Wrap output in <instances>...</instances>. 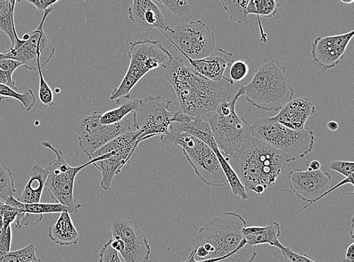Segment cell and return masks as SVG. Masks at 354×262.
I'll use <instances>...</instances> for the list:
<instances>
[{"label":"cell","mask_w":354,"mask_h":262,"mask_svg":"<svg viewBox=\"0 0 354 262\" xmlns=\"http://www.w3.org/2000/svg\"><path fill=\"white\" fill-rule=\"evenodd\" d=\"M245 227L241 215L222 212L199 229L186 262H253L257 247L245 240Z\"/></svg>","instance_id":"6da1fadb"},{"label":"cell","mask_w":354,"mask_h":262,"mask_svg":"<svg viewBox=\"0 0 354 262\" xmlns=\"http://www.w3.org/2000/svg\"><path fill=\"white\" fill-rule=\"evenodd\" d=\"M163 76L175 90L179 111L195 118L203 119L205 114L215 112L221 103L232 101L236 93L230 78L209 80L187 67L177 57H173L164 69Z\"/></svg>","instance_id":"7a4b0ae2"},{"label":"cell","mask_w":354,"mask_h":262,"mask_svg":"<svg viewBox=\"0 0 354 262\" xmlns=\"http://www.w3.org/2000/svg\"><path fill=\"white\" fill-rule=\"evenodd\" d=\"M228 162L245 191H252L257 185L273 186L289 162L283 153L252 136Z\"/></svg>","instance_id":"3957f363"},{"label":"cell","mask_w":354,"mask_h":262,"mask_svg":"<svg viewBox=\"0 0 354 262\" xmlns=\"http://www.w3.org/2000/svg\"><path fill=\"white\" fill-rule=\"evenodd\" d=\"M254 108L266 111H279L293 100L294 88L286 70L276 60H270L255 70L250 82L238 89Z\"/></svg>","instance_id":"277c9868"},{"label":"cell","mask_w":354,"mask_h":262,"mask_svg":"<svg viewBox=\"0 0 354 262\" xmlns=\"http://www.w3.org/2000/svg\"><path fill=\"white\" fill-rule=\"evenodd\" d=\"M129 45V66L120 85L112 92L110 96L112 101L129 98L131 89L147 73L158 68H166L173 58L159 41L145 39L131 42Z\"/></svg>","instance_id":"5b68a950"},{"label":"cell","mask_w":354,"mask_h":262,"mask_svg":"<svg viewBox=\"0 0 354 262\" xmlns=\"http://www.w3.org/2000/svg\"><path fill=\"white\" fill-rule=\"evenodd\" d=\"M251 128L253 137L283 153L289 162L306 158L314 149L311 130H292L268 117L255 118Z\"/></svg>","instance_id":"8992f818"},{"label":"cell","mask_w":354,"mask_h":262,"mask_svg":"<svg viewBox=\"0 0 354 262\" xmlns=\"http://www.w3.org/2000/svg\"><path fill=\"white\" fill-rule=\"evenodd\" d=\"M240 97L237 90L232 101L221 103L207 117L213 137L227 161L252 137L251 125L236 113V104Z\"/></svg>","instance_id":"52a82bcc"},{"label":"cell","mask_w":354,"mask_h":262,"mask_svg":"<svg viewBox=\"0 0 354 262\" xmlns=\"http://www.w3.org/2000/svg\"><path fill=\"white\" fill-rule=\"evenodd\" d=\"M160 140L164 144L182 147L187 160L204 184L213 187L227 184L216 153L199 139L187 133H170L162 135Z\"/></svg>","instance_id":"ba28073f"},{"label":"cell","mask_w":354,"mask_h":262,"mask_svg":"<svg viewBox=\"0 0 354 262\" xmlns=\"http://www.w3.org/2000/svg\"><path fill=\"white\" fill-rule=\"evenodd\" d=\"M140 133L139 131H131L115 138L89 158V160L97 159L93 165L102 174L100 185L103 190H109L115 176L135 158L140 144L138 138L142 134Z\"/></svg>","instance_id":"9c48e42d"},{"label":"cell","mask_w":354,"mask_h":262,"mask_svg":"<svg viewBox=\"0 0 354 262\" xmlns=\"http://www.w3.org/2000/svg\"><path fill=\"white\" fill-rule=\"evenodd\" d=\"M53 11L48 9L44 12L42 21L39 27L30 34H26L22 39L15 35V43L9 53H5V59L19 62L22 66L30 71L43 68L51 62L55 52L52 41L44 30L48 15Z\"/></svg>","instance_id":"30bf717a"},{"label":"cell","mask_w":354,"mask_h":262,"mask_svg":"<svg viewBox=\"0 0 354 262\" xmlns=\"http://www.w3.org/2000/svg\"><path fill=\"white\" fill-rule=\"evenodd\" d=\"M41 144L56 155V159L49 162L46 167L48 176L45 187H47L49 194L57 203L80 210L82 205L74 199V183L80 171L93 165V162L89 160L84 165L73 167L66 162L62 151L55 149L50 142L44 141Z\"/></svg>","instance_id":"8fae6325"},{"label":"cell","mask_w":354,"mask_h":262,"mask_svg":"<svg viewBox=\"0 0 354 262\" xmlns=\"http://www.w3.org/2000/svg\"><path fill=\"white\" fill-rule=\"evenodd\" d=\"M171 101L162 96H148L140 100L138 109L133 113L135 131H140L138 141L170 133V125L176 112L169 111Z\"/></svg>","instance_id":"7c38bea8"},{"label":"cell","mask_w":354,"mask_h":262,"mask_svg":"<svg viewBox=\"0 0 354 262\" xmlns=\"http://www.w3.org/2000/svg\"><path fill=\"white\" fill-rule=\"evenodd\" d=\"M186 59L200 60L215 50V34L201 21L180 23L172 29L170 37L163 35Z\"/></svg>","instance_id":"4fadbf2b"},{"label":"cell","mask_w":354,"mask_h":262,"mask_svg":"<svg viewBox=\"0 0 354 262\" xmlns=\"http://www.w3.org/2000/svg\"><path fill=\"white\" fill-rule=\"evenodd\" d=\"M102 113L95 111L78 120L73 130L78 137L80 149L88 159L102 147L121 135L131 132L130 122L124 119L118 124L104 125L101 122Z\"/></svg>","instance_id":"5bb4252c"},{"label":"cell","mask_w":354,"mask_h":262,"mask_svg":"<svg viewBox=\"0 0 354 262\" xmlns=\"http://www.w3.org/2000/svg\"><path fill=\"white\" fill-rule=\"evenodd\" d=\"M111 247L125 262H148L151 249L146 235L133 221L114 218L111 222Z\"/></svg>","instance_id":"9a60e30c"},{"label":"cell","mask_w":354,"mask_h":262,"mask_svg":"<svg viewBox=\"0 0 354 262\" xmlns=\"http://www.w3.org/2000/svg\"><path fill=\"white\" fill-rule=\"evenodd\" d=\"M331 180L330 175L320 170L304 171L295 169L290 171L288 176V181H289L291 191H285L292 192L300 200L308 203V206L301 208L292 216L324 198L325 193L328 190Z\"/></svg>","instance_id":"2e32d148"},{"label":"cell","mask_w":354,"mask_h":262,"mask_svg":"<svg viewBox=\"0 0 354 262\" xmlns=\"http://www.w3.org/2000/svg\"><path fill=\"white\" fill-rule=\"evenodd\" d=\"M353 36L354 30H351L344 35L317 37L311 45V58L321 70L335 68L344 59Z\"/></svg>","instance_id":"e0dca14e"},{"label":"cell","mask_w":354,"mask_h":262,"mask_svg":"<svg viewBox=\"0 0 354 262\" xmlns=\"http://www.w3.org/2000/svg\"><path fill=\"white\" fill-rule=\"evenodd\" d=\"M129 19L143 31L158 29L162 34L172 32L160 8L151 0H134L128 10Z\"/></svg>","instance_id":"ac0fdd59"},{"label":"cell","mask_w":354,"mask_h":262,"mask_svg":"<svg viewBox=\"0 0 354 262\" xmlns=\"http://www.w3.org/2000/svg\"><path fill=\"white\" fill-rule=\"evenodd\" d=\"M316 112V108L310 98L304 97L295 98L288 102L279 111L277 115L272 117L278 124L292 130H304L306 122Z\"/></svg>","instance_id":"d6986e66"},{"label":"cell","mask_w":354,"mask_h":262,"mask_svg":"<svg viewBox=\"0 0 354 262\" xmlns=\"http://www.w3.org/2000/svg\"><path fill=\"white\" fill-rule=\"evenodd\" d=\"M187 60L191 64V68L199 75L214 82L227 79L228 77L225 76V72L234 62L232 53L220 48H215L207 58L195 61L189 59Z\"/></svg>","instance_id":"ffe728a7"},{"label":"cell","mask_w":354,"mask_h":262,"mask_svg":"<svg viewBox=\"0 0 354 262\" xmlns=\"http://www.w3.org/2000/svg\"><path fill=\"white\" fill-rule=\"evenodd\" d=\"M48 235L53 242L64 247L77 245L80 241L77 228L68 212H62L55 224L48 228Z\"/></svg>","instance_id":"44dd1931"},{"label":"cell","mask_w":354,"mask_h":262,"mask_svg":"<svg viewBox=\"0 0 354 262\" xmlns=\"http://www.w3.org/2000/svg\"><path fill=\"white\" fill-rule=\"evenodd\" d=\"M281 234V225L276 222H271L266 226L245 227L243 230L247 243L254 247L261 244H269L274 247Z\"/></svg>","instance_id":"7402d4cb"},{"label":"cell","mask_w":354,"mask_h":262,"mask_svg":"<svg viewBox=\"0 0 354 262\" xmlns=\"http://www.w3.org/2000/svg\"><path fill=\"white\" fill-rule=\"evenodd\" d=\"M48 171L39 165H35L30 171V179L19 198V201L24 204H32L40 203Z\"/></svg>","instance_id":"603a6c76"},{"label":"cell","mask_w":354,"mask_h":262,"mask_svg":"<svg viewBox=\"0 0 354 262\" xmlns=\"http://www.w3.org/2000/svg\"><path fill=\"white\" fill-rule=\"evenodd\" d=\"M5 204L18 209L24 214L44 216V214H62V212H68L71 214H77L79 209L64 206L60 203H32L24 204L20 203L15 198V196H10L5 201Z\"/></svg>","instance_id":"cb8c5ba5"},{"label":"cell","mask_w":354,"mask_h":262,"mask_svg":"<svg viewBox=\"0 0 354 262\" xmlns=\"http://www.w3.org/2000/svg\"><path fill=\"white\" fill-rule=\"evenodd\" d=\"M279 3L276 0H250L248 6H247V13L248 15H254L257 17L259 28L261 34V42L266 44L268 42V36L263 30L261 17L272 18L276 15Z\"/></svg>","instance_id":"d4e9b609"},{"label":"cell","mask_w":354,"mask_h":262,"mask_svg":"<svg viewBox=\"0 0 354 262\" xmlns=\"http://www.w3.org/2000/svg\"><path fill=\"white\" fill-rule=\"evenodd\" d=\"M117 104H120V107L115 109L104 113H102L101 122L104 125H111L118 124L124 120L129 113L136 111L140 105V100L134 98H124L117 101Z\"/></svg>","instance_id":"484cf974"},{"label":"cell","mask_w":354,"mask_h":262,"mask_svg":"<svg viewBox=\"0 0 354 262\" xmlns=\"http://www.w3.org/2000/svg\"><path fill=\"white\" fill-rule=\"evenodd\" d=\"M19 2L15 0H0V30H2L10 38L11 48L15 43V35H17L14 21L15 5Z\"/></svg>","instance_id":"4316f807"},{"label":"cell","mask_w":354,"mask_h":262,"mask_svg":"<svg viewBox=\"0 0 354 262\" xmlns=\"http://www.w3.org/2000/svg\"><path fill=\"white\" fill-rule=\"evenodd\" d=\"M212 150L216 153V157L218 159L221 167L222 170H223L227 182L230 185V189H232L233 194L234 196H240L243 200H248L249 195L247 194L241 180L239 179L234 170L232 166L230 165L228 161H227L223 157V155L221 154L218 147H214Z\"/></svg>","instance_id":"83f0119b"},{"label":"cell","mask_w":354,"mask_h":262,"mask_svg":"<svg viewBox=\"0 0 354 262\" xmlns=\"http://www.w3.org/2000/svg\"><path fill=\"white\" fill-rule=\"evenodd\" d=\"M35 244H29L20 250L0 252V262H41L36 255Z\"/></svg>","instance_id":"f1b7e54d"},{"label":"cell","mask_w":354,"mask_h":262,"mask_svg":"<svg viewBox=\"0 0 354 262\" xmlns=\"http://www.w3.org/2000/svg\"><path fill=\"white\" fill-rule=\"evenodd\" d=\"M250 0H239V1H230V0H220L224 9L230 15V19L237 24H243L248 20L247 6Z\"/></svg>","instance_id":"f546056e"},{"label":"cell","mask_w":354,"mask_h":262,"mask_svg":"<svg viewBox=\"0 0 354 262\" xmlns=\"http://www.w3.org/2000/svg\"><path fill=\"white\" fill-rule=\"evenodd\" d=\"M0 96L5 97L6 100L10 97L15 98L22 104L27 111H31L36 104L35 95L30 89L26 93H19L9 86L0 84Z\"/></svg>","instance_id":"4dcf8cb0"},{"label":"cell","mask_w":354,"mask_h":262,"mask_svg":"<svg viewBox=\"0 0 354 262\" xmlns=\"http://www.w3.org/2000/svg\"><path fill=\"white\" fill-rule=\"evenodd\" d=\"M16 193L11 170L0 163V202L6 201Z\"/></svg>","instance_id":"1f68e13d"},{"label":"cell","mask_w":354,"mask_h":262,"mask_svg":"<svg viewBox=\"0 0 354 262\" xmlns=\"http://www.w3.org/2000/svg\"><path fill=\"white\" fill-rule=\"evenodd\" d=\"M166 9L177 17H185L191 11V5L187 0H158Z\"/></svg>","instance_id":"d6a6232c"},{"label":"cell","mask_w":354,"mask_h":262,"mask_svg":"<svg viewBox=\"0 0 354 262\" xmlns=\"http://www.w3.org/2000/svg\"><path fill=\"white\" fill-rule=\"evenodd\" d=\"M37 71L39 72V100L41 102H42L44 105L46 106V107H53V106H55L56 104L54 100V95L53 90L50 88V86H49L48 84L46 83V81L44 77L42 68L39 67Z\"/></svg>","instance_id":"836d02e7"},{"label":"cell","mask_w":354,"mask_h":262,"mask_svg":"<svg viewBox=\"0 0 354 262\" xmlns=\"http://www.w3.org/2000/svg\"><path fill=\"white\" fill-rule=\"evenodd\" d=\"M230 68V79L234 83H240L248 75L250 71L249 64L244 60L234 62Z\"/></svg>","instance_id":"e575fe53"},{"label":"cell","mask_w":354,"mask_h":262,"mask_svg":"<svg viewBox=\"0 0 354 262\" xmlns=\"http://www.w3.org/2000/svg\"><path fill=\"white\" fill-rule=\"evenodd\" d=\"M274 247L281 251L283 256L291 262H317L315 259L306 255V254L296 253L289 247H286L279 241H277Z\"/></svg>","instance_id":"d590c367"},{"label":"cell","mask_w":354,"mask_h":262,"mask_svg":"<svg viewBox=\"0 0 354 262\" xmlns=\"http://www.w3.org/2000/svg\"><path fill=\"white\" fill-rule=\"evenodd\" d=\"M19 214V209L5 203H0V221L6 227L15 223Z\"/></svg>","instance_id":"8d00e7d4"},{"label":"cell","mask_w":354,"mask_h":262,"mask_svg":"<svg viewBox=\"0 0 354 262\" xmlns=\"http://www.w3.org/2000/svg\"><path fill=\"white\" fill-rule=\"evenodd\" d=\"M328 168L348 178L354 175V162L351 161L335 160L329 162Z\"/></svg>","instance_id":"74e56055"},{"label":"cell","mask_w":354,"mask_h":262,"mask_svg":"<svg viewBox=\"0 0 354 262\" xmlns=\"http://www.w3.org/2000/svg\"><path fill=\"white\" fill-rule=\"evenodd\" d=\"M44 216L24 214L19 210V214L16 218L15 225L17 228H21L24 226L36 225L42 222Z\"/></svg>","instance_id":"f35d334b"},{"label":"cell","mask_w":354,"mask_h":262,"mask_svg":"<svg viewBox=\"0 0 354 262\" xmlns=\"http://www.w3.org/2000/svg\"><path fill=\"white\" fill-rule=\"evenodd\" d=\"M100 262H121L118 252L111 247L110 241L104 245L100 253Z\"/></svg>","instance_id":"ab89813d"},{"label":"cell","mask_w":354,"mask_h":262,"mask_svg":"<svg viewBox=\"0 0 354 262\" xmlns=\"http://www.w3.org/2000/svg\"><path fill=\"white\" fill-rule=\"evenodd\" d=\"M21 66H22V64L20 62L14 60L3 59L0 61V69L5 73L8 79L14 84H15L12 79L13 73Z\"/></svg>","instance_id":"60d3db41"},{"label":"cell","mask_w":354,"mask_h":262,"mask_svg":"<svg viewBox=\"0 0 354 262\" xmlns=\"http://www.w3.org/2000/svg\"><path fill=\"white\" fill-rule=\"evenodd\" d=\"M12 241V228L0 232V252H9L11 251Z\"/></svg>","instance_id":"b9f144b4"},{"label":"cell","mask_w":354,"mask_h":262,"mask_svg":"<svg viewBox=\"0 0 354 262\" xmlns=\"http://www.w3.org/2000/svg\"><path fill=\"white\" fill-rule=\"evenodd\" d=\"M28 3L34 5L39 12H45L59 3V0H28Z\"/></svg>","instance_id":"7bdbcfd3"},{"label":"cell","mask_w":354,"mask_h":262,"mask_svg":"<svg viewBox=\"0 0 354 262\" xmlns=\"http://www.w3.org/2000/svg\"><path fill=\"white\" fill-rule=\"evenodd\" d=\"M342 262H354V243H352L346 251V255Z\"/></svg>","instance_id":"ee69618b"},{"label":"cell","mask_w":354,"mask_h":262,"mask_svg":"<svg viewBox=\"0 0 354 262\" xmlns=\"http://www.w3.org/2000/svg\"><path fill=\"white\" fill-rule=\"evenodd\" d=\"M321 165L318 160H313L310 162L309 168L308 170L310 171H318L320 170Z\"/></svg>","instance_id":"f6af8a7d"},{"label":"cell","mask_w":354,"mask_h":262,"mask_svg":"<svg viewBox=\"0 0 354 262\" xmlns=\"http://www.w3.org/2000/svg\"><path fill=\"white\" fill-rule=\"evenodd\" d=\"M326 126H327V128L329 130L333 131V132H335V131L339 129V124H337V122L335 121H328L327 122Z\"/></svg>","instance_id":"bcb514c9"},{"label":"cell","mask_w":354,"mask_h":262,"mask_svg":"<svg viewBox=\"0 0 354 262\" xmlns=\"http://www.w3.org/2000/svg\"><path fill=\"white\" fill-rule=\"evenodd\" d=\"M353 216L351 218V230H350V234H351V238L353 239V236H354V234H353V225H354V223H353Z\"/></svg>","instance_id":"7dc6e473"},{"label":"cell","mask_w":354,"mask_h":262,"mask_svg":"<svg viewBox=\"0 0 354 262\" xmlns=\"http://www.w3.org/2000/svg\"><path fill=\"white\" fill-rule=\"evenodd\" d=\"M341 1L346 4H351L353 3V0H341Z\"/></svg>","instance_id":"c3c4849f"},{"label":"cell","mask_w":354,"mask_h":262,"mask_svg":"<svg viewBox=\"0 0 354 262\" xmlns=\"http://www.w3.org/2000/svg\"><path fill=\"white\" fill-rule=\"evenodd\" d=\"M5 59L4 54L0 53V61Z\"/></svg>","instance_id":"681fc988"},{"label":"cell","mask_w":354,"mask_h":262,"mask_svg":"<svg viewBox=\"0 0 354 262\" xmlns=\"http://www.w3.org/2000/svg\"><path fill=\"white\" fill-rule=\"evenodd\" d=\"M6 98L5 97H3L1 96H0V101H3V100H5Z\"/></svg>","instance_id":"f907efd6"},{"label":"cell","mask_w":354,"mask_h":262,"mask_svg":"<svg viewBox=\"0 0 354 262\" xmlns=\"http://www.w3.org/2000/svg\"><path fill=\"white\" fill-rule=\"evenodd\" d=\"M184 262H185V261H184Z\"/></svg>","instance_id":"816d5d0a"}]
</instances>
